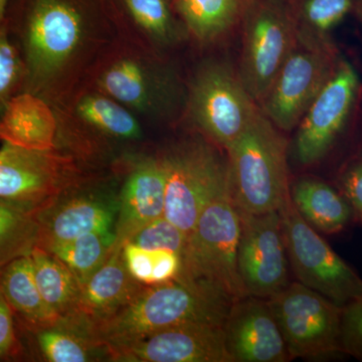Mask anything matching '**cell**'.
I'll use <instances>...</instances> for the list:
<instances>
[{
	"mask_svg": "<svg viewBox=\"0 0 362 362\" xmlns=\"http://www.w3.org/2000/svg\"><path fill=\"white\" fill-rule=\"evenodd\" d=\"M4 20L25 66L23 92L52 109L87 84L121 35L112 0H11Z\"/></svg>",
	"mask_w": 362,
	"mask_h": 362,
	"instance_id": "obj_1",
	"label": "cell"
},
{
	"mask_svg": "<svg viewBox=\"0 0 362 362\" xmlns=\"http://www.w3.org/2000/svg\"><path fill=\"white\" fill-rule=\"evenodd\" d=\"M233 302L209 283L178 278L144 286L127 303L89 326L86 335L97 349L109 351L181 324L223 325Z\"/></svg>",
	"mask_w": 362,
	"mask_h": 362,
	"instance_id": "obj_2",
	"label": "cell"
},
{
	"mask_svg": "<svg viewBox=\"0 0 362 362\" xmlns=\"http://www.w3.org/2000/svg\"><path fill=\"white\" fill-rule=\"evenodd\" d=\"M85 86L118 102L138 119L173 120L187 106V92L161 54L121 33Z\"/></svg>",
	"mask_w": 362,
	"mask_h": 362,
	"instance_id": "obj_3",
	"label": "cell"
},
{
	"mask_svg": "<svg viewBox=\"0 0 362 362\" xmlns=\"http://www.w3.org/2000/svg\"><path fill=\"white\" fill-rule=\"evenodd\" d=\"M230 194L239 211H279L290 199L287 141L259 109L251 124L226 148Z\"/></svg>",
	"mask_w": 362,
	"mask_h": 362,
	"instance_id": "obj_4",
	"label": "cell"
},
{
	"mask_svg": "<svg viewBox=\"0 0 362 362\" xmlns=\"http://www.w3.org/2000/svg\"><path fill=\"white\" fill-rule=\"evenodd\" d=\"M161 157L166 171L163 216L188 235L209 204L230 194L228 160L202 138L185 140Z\"/></svg>",
	"mask_w": 362,
	"mask_h": 362,
	"instance_id": "obj_5",
	"label": "cell"
},
{
	"mask_svg": "<svg viewBox=\"0 0 362 362\" xmlns=\"http://www.w3.org/2000/svg\"><path fill=\"white\" fill-rule=\"evenodd\" d=\"M240 228L230 194L209 204L188 233L180 278L209 283L233 301L249 296L238 270Z\"/></svg>",
	"mask_w": 362,
	"mask_h": 362,
	"instance_id": "obj_6",
	"label": "cell"
},
{
	"mask_svg": "<svg viewBox=\"0 0 362 362\" xmlns=\"http://www.w3.org/2000/svg\"><path fill=\"white\" fill-rule=\"evenodd\" d=\"M58 122V147L86 160L110 145L142 140L141 121L128 109L90 86H84L52 109Z\"/></svg>",
	"mask_w": 362,
	"mask_h": 362,
	"instance_id": "obj_7",
	"label": "cell"
},
{
	"mask_svg": "<svg viewBox=\"0 0 362 362\" xmlns=\"http://www.w3.org/2000/svg\"><path fill=\"white\" fill-rule=\"evenodd\" d=\"M86 180L80 161L63 149L37 151L2 142L0 199L42 213Z\"/></svg>",
	"mask_w": 362,
	"mask_h": 362,
	"instance_id": "obj_8",
	"label": "cell"
},
{
	"mask_svg": "<svg viewBox=\"0 0 362 362\" xmlns=\"http://www.w3.org/2000/svg\"><path fill=\"white\" fill-rule=\"evenodd\" d=\"M244 40L239 78L261 104L297 39L285 0H251L243 14Z\"/></svg>",
	"mask_w": 362,
	"mask_h": 362,
	"instance_id": "obj_9",
	"label": "cell"
},
{
	"mask_svg": "<svg viewBox=\"0 0 362 362\" xmlns=\"http://www.w3.org/2000/svg\"><path fill=\"white\" fill-rule=\"evenodd\" d=\"M338 59L327 40L297 33V39L263 101L261 111L279 130L297 127L313 100L327 83Z\"/></svg>",
	"mask_w": 362,
	"mask_h": 362,
	"instance_id": "obj_10",
	"label": "cell"
},
{
	"mask_svg": "<svg viewBox=\"0 0 362 362\" xmlns=\"http://www.w3.org/2000/svg\"><path fill=\"white\" fill-rule=\"evenodd\" d=\"M279 213L288 261L297 282L339 307L362 297L361 279L300 216L291 199Z\"/></svg>",
	"mask_w": 362,
	"mask_h": 362,
	"instance_id": "obj_11",
	"label": "cell"
},
{
	"mask_svg": "<svg viewBox=\"0 0 362 362\" xmlns=\"http://www.w3.org/2000/svg\"><path fill=\"white\" fill-rule=\"evenodd\" d=\"M269 307L290 358H328L342 354L340 307L299 282L289 283L268 298Z\"/></svg>",
	"mask_w": 362,
	"mask_h": 362,
	"instance_id": "obj_12",
	"label": "cell"
},
{
	"mask_svg": "<svg viewBox=\"0 0 362 362\" xmlns=\"http://www.w3.org/2000/svg\"><path fill=\"white\" fill-rule=\"evenodd\" d=\"M256 104L239 76L223 64L211 63L194 76L185 110L214 144L226 149L259 113Z\"/></svg>",
	"mask_w": 362,
	"mask_h": 362,
	"instance_id": "obj_13",
	"label": "cell"
},
{
	"mask_svg": "<svg viewBox=\"0 0 362 362\" xmlns=\"http://www.w3.org/2000/svg\"><path fill=\"white\" fill-rule=\"evenodd\" d=\"M239 211V209H238ZM238 270L249 296L268 299L289 284V261L279 211H239Z\"/></svg>",
	"mask_w": 362,
	"mask_h": 362,
	"instance_id": "obj_14",
	"label": "cell"
},
{
	"mask_svg": "<svg viewBox=\"0 0 362 362\" xmlns=\"http://www.w3.org/2000/svg\"><path fill=\"white\" fill-rule=\"evenodd\" d=\"M358 74L339 59L332 76L298 124L295 156L302 165L322 160L341 134L358 90Z\"/></svg>",
	"mask_w": 362,
	"mask_h": 362,
	"instance_id": "obj_15",
	"label": "cell"
},
{
	"mask_svg": "<svg viewBox=\"0 0 362 362\" xmlns=\"http://www.w3.org/2000/svg\"><path fill=\"white\" fill-rule=\"evenodd\" d=\"M114 361L233 362L221 324L187 323L107 351Z\"/></svg>",
	"mask_w": 362,
	"mask_h": 362,
	"instance_id": "obj_16",
	"label": "cell"
},
{
	"mask_svg": "<svg viewBox=\"0 0 362 362\" xmlns=\"http://www.w3.org/2000/svg\"><path fill=\"white\" fill-rule=\"evenodd\" d=\"M226 350L233 362L291 361L267 301L247 296L235 300L223 323Z\"/></svg>",
	"mask_w": 362,
	"mask_h": 362,
	"instance_id": "obj_17",
	"label": "cell"
},
{
	"mask_svg": "<svg viewBox=\"0 0 362 362\" xmlns=\"http://www.w3.org/2000/svg\"><path fill=\"white\" fill-rule=\"evenodd\" d=\"M165 185V166L161 156L135 162L119 197L112 250L122 249L143 226L163 216Z\"/></svg>",
	"mask_w": 362,
	"mask_h": 362,
	"instance_id": "obj_18",
	"label": "cell"
},
{
	"mask_svg": "<svg viewBox=\"0 0 362 362\" xmlns=\"http://www.w3.org/2000/svg\"><path fill=\"white\" fill-rule=\"evenodd\" d=\"M144 286L131 277L124 263L122 249L112 250L103 265L81 286L73 314L62 321L78 326L86 334L89 326L127 303Z\"/></svg>",
	"mask_w": 362,
	"mask_h": 362,
	"instance_id": "obj_19",
	"label": "cell"
},
{
	"mask_svg": "<svg viewBox=\"0 0 362 362\" xmlns=\"http://www.w3.org/2000/svg\"><path fill=\"white\" fill-rule=\"evenodd\" d=\"M121 33L161 54L180 44L187 32L173 0H112Z\"/></svg>",
	"mask_w": 362,
	"mask_h": 362,
	"instance_id": "obj_20",
	"label": "cell"
},
{
	"mask_svg": "<svg viewBox=\"0 0 362 362\" xmlns=\"http://www.w3.org/2000/svg\"><path fill=\"white\" fill-rule=\"evenodd\" d=\"M0 140L37 151L58 149V122L54 110L40 98L20 93L0 116Z\"/></svg>",
	"mask_w": 362,
	"mask_h": 362,
	"instance_id": "obj_21",
	"label": "cell"
},
{
	"mask_svg": "<svg viewBox=\"0 0 362 362\" xmlns=\"http://www.w3.org/2000/svg\"><path fill=\"white\" fill-rule=\"evenodd\" d=\"M117 209L118 206L96 195L71 199L57 209L47 221H40L39 247L90 233H114Z\"/></svg>",
	"mask_w": 362,
	"mask_h": 362,
	"instance_id": "obj_22",
	"label": "cell"
},
{
	"mask_svg": "<svg viewBox=\"0 0 362 362\" xmlns=\"http://www.w3.org/2000/svg\"><path fill=\"white\" fill-rule=\"evenodd\" d=\"M290 199L300 216L317 232H341L354 218L351 207L342 194L318 178L298 180L290 187Z\"/></svg>",
	"mask_w": 362,
	"mask_h": 362,
	"instance_id": "obj_23",
	"label": "cell"
},
{
	"mask_svg": "<svg viewBox=\"0 0 362 362\" xmlns=\"http://www.w3.org/2000/svg\"><path fill=\"white\" fill-rule=\"evenodd\" d=\"M0 282L13 313L18 314L30 327L40 330L61 322L40 295L30 254L4 267L0 271Z\"/></svg>",
	"mask_w": 362,
	"mask_h": 362,
	"instance_id": "obj_24",
	"label": "cell"
},
{
	"mask_svg": "<svg viewBox=\"0 0 362 362\" xmlns=\"http://www.w3.org/2000/svg\"><path fill=\"white\" fill-rule=\"evenodd\" d=\"M251 0H173L188 33L201 42L216 39L243 18Z\"/></svg>",
	"mask_w": 362,
	"mask_h": 362,
	"instance_id": "obj_25",
	"label": "cell"
},
{
	"mask_svg": "<svg viewBox=\"0 0 362 362\" xmlns=\"http://www.w3.org/2000/svg\"><path fill=\"white\" fill-rule=\"evenodd\" d=\"M30 257L35 283L45 304L61 321L69 318L80 294L77 279L61 261L40 247H35Z\"/></svg>",
	"mask_w": 362,
	"mask_h": 362,
	"instance_id": "obj_26",
	"label": "cell"
},
{
	"mask_svg": "<svg viewBox=\"0 0 362 362\" xmlns=\"http://www.w3.org/2000/svg\"><path fill=\"white\" fill-rule=\"evenodd\" d=\"M40 235V213L0 199V271L39 247Z\"/></svg>",
	"mask_w": 362,
	"mask_h": 362,
	"instance_id": "obj_27",
	"label": "cell"
},
{
	"mask_svg": "<svg viewBox=\"0 0 362 362\" xmlns=\"http://www.w3.org/2000/svg\"><path fill=\"white\" fill-rule=\"evenodd\" d=\"M114 240V233H90L40 247L61 261L83 286L110 256Z\"/></svg>",
	"mask_w": 362,
	"mask_h": 362,
	"instance_id": "obj_28",
	"label": "cell"
},
{
	"mask_svg": "<svg viewBox=\"0 0 362 362\" xmlns=\"http://www.w3.org/2000/svg\"><path fill=\"white\" fill-rule=\"evenodd\" d=\"M285 2L297 33L317 40H327L326 35L361 6V0H285Z\"/></svg>",
	"mask_w": 362,
	"mask_h": 362,
	"instance_id": "obj_29",
	"label": "cell"
},
{
	"mask_svg": "<svg viewBox=\"0 0 362 362\" xmlns=\"http://www.w3.org/2000/svg\"><path fill=\"white\" fill-rule=\"evenodd\" d=\"M122 256L131 277L145 286L175 280L182 271V256L168 250H146L126 243Z\"/></svg>",
	"mask_w": 362,
	"mask_h": 362,
	"instance_id": "obj_30",
	"label": "cell"
},
{
	"mask_svg": "<svg viewBox=\"0 0 362 362\" xmlns=\"http://www.w3.org/2000/svg\"><path fill=\"white\" fill-rule=\"evenodd\" d=\"M37 342L42 356L52 362L89 361L92 349H97L86 335L59 327L58 324L40 329Z\"/></svg>",
	"mask_w": 362,
	"mask_h": 362,
	"instance_id": "obj_31",
	"label": "cell"
},
{
	"mask_svg": "<svg viewBox=\"0 0 362 362\" xmlns=\"http://www.w3.org/2000/svg\"><path fill=\"white\" fill-rule=\"evenodd\" d=\"M25 66L6 20L0 23V116L13 97L23 92Z\"/></svg>",
	"mask_w": 362,
	"mask_h": 362,
	"instance_id": "obj_32",
	"label": "cell"
},
{
	"mask_svg": "<svg viewBox=\"0 0 362 362\" xmlns=\"http://www.w3.org/2000/svg\"><path fill=\"white\" fill-rule=\"evenodd\" d=\"M187 233L164 216L143 226L127 243L146 250H168L183 256Z\"/></svg>",
	"mask_w": 362,
	"mask_h": 362,
	"instance_id": "obj_33",
	"label": "cell"
},
{
	"mask_svg": "<svg viewBox=\"0 0 362 362\" xmlns=\"http://www.w3.org/2000/svg\"><path fill=\"white\" fill-rule=\"evenodd\" d=\"M339 344L342 354L362 358V297L340 307Z\"/></svg>",
	"mask_w": 362,
	"mask_h": 362,
	"instance_id": "obj_34",
	"label": "cell"
},
{
	"mask_svg": "<svg viewBox=\"0 0 362 362\" xmlns=\"http://www.w3.org/2000/svg\"><path fill=\"white\" fill-rule=\"evenodd\" d=\"M342 197L349 202L354 218H362V164L359 160L352 161L345 168L339 177Z\"/></svg>",
	"mask_w": 362,
	"mask_h": 362,
	"instance_id": "obj_35",
	"label": "cell"
},
{
	"mask_svg": "<svg viewBox=\"0 0 362 362\" xmlns=\"http://www.w3.org/2000/svg\"><path fill=\"white\" fill-rule=\"evenodd\" d=\"M14 313L0 282V358L13 356L18 349Z\"/></svg>",
	"mask_w": 362,
	"mask_h": 362,
	"instance_id": "obj_36",
	"label": "cell"
},
{
	"mask_svg": "<svg viewBox=\"0 0 362 362\" xmlns=\"http://www.w3.org/2000/svg\"><path fill=\"white\" fill-rule=\"evenodd\" d=\"M9 1L11 0H0V23H2L6 18V8Z\"/></svg>",
	"mask_w": 362,
	"mask_h": 362,
	"instance_id": "obj_37",
	"label": "cell"
}]
</instances>
